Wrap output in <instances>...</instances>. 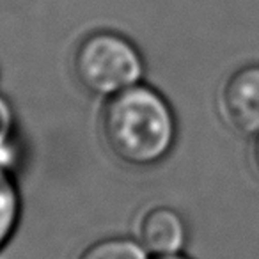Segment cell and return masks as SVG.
Listing matches in <instances>:
<instances>
[{"mask_svg":"<svg viewBox=\"0 0 259 259\" xmlns=\"http://www.w3.org/2000/svg\"><path fill=\"white\" fill-rule=\"evenodd\" d=\"M100 132L117 160L134 167H153L172 153L178 119L169 100L141 82L105 100Z\"/></svg>","mask_w":259,"mask_h":259,"instance_id":"1","label":"cell"},{"mask_svg":"<svg viewBox=\"0 0 259 259\" xmlns=\"http://www.w3.org/2000/svg\"><path fill=\"white\" fill-rule=\"evenodd\" d=\"M146 62L139 47L115 30L87 34L73 52V75L82 89L101 100L142 82Z\"/></svg>","mask_w":259,"mask_h":259,"instance_id":"2","label":"cell"},{"mask_svg":"<svg viewBox=\"0 0 259 259\" xmlns=\"http://www.w3.org/2000/svg\"><path fill=\"white\" fill-rule=\"evenodd\" d=\"M219 112L231 130L245 137L259 134V64L234 69L219 93Z\"/></svg>","mask_w":259,"mask_h":259,"instance_id":"3","label":"cell"},{"mask_svg":"<svg viewBox=\"0 0 259 259\" xmlns=\"http://www.w3.org/2000/svg\"><path fill=\"white\" fill-rule=\"evenodd\" d=\"M188 229L183 217L169 206H155L142 215L139 241L155 257L174 255L183 250Z\"/></svg>","mask_w":259,"mask_h":259,"instance_id":"4","label":"cell"},{"mask_svg":"<svg viewBox=\"0 0 259 259\" xmlns=\"http://www.w3.org/2000/svg\"><path fill=\"white\" fill-rule=\"evenodd\" d=\"M20 220V194L8 165L0 163V248L13 236Z\"/></svg>","mask_w":259,"mask_h":259,"instance_id":"5","label":"cell"},{"mask_svg":"<svg viewBox=\"0 0 259 259\" xmlns=\"http://www.w3.org/2000/svg\"><path fill=\"white\" fill-rule=\"evenodd\" d=\"M78 259H148V252L139 240L114 236L89 245Z\"/></svg>","mask_w":259,"mask_h":259,"instance_id":"6","label":"cell"},{"mask_svg":"<svg viewBox=\"0 0 259 259\" xmlns=\"http://www.w3.org/2000/svg\"><path fill=\"white\" fill-rule=\"evenodd\" d=\"M250 160L254 163L255 170L259 174V134L255 137H252V146H250Z\"/></svg>","mask_w":259,"mask_h":259,"instance_id":"7","label":"cell"},{"mask_svg":"<svg viewBox=\"0 0 259 259\" xmlns=\"http://www.w3.org/2000/svg\"><path fill=\"white\" fill-rule=\"evenodd\" d=\"M155 259H188L181 254H174V255H162V257H155Z\"/></svg>","mask_w":259,"mask_h":259,"instance_id":"8","label":"cell"}]
</instances>
